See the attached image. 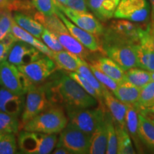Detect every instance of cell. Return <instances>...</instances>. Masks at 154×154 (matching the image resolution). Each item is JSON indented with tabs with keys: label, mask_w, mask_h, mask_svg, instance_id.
<instances>
[{
	"label": "cell",
	"mask_w": 154,
	"mask_h": 154,
	"mask_svg": "<svg viewBox=\"0 0 154 154\" xmlns=\"http://www.w3.org/2000/svg\"><path fill=\"white\" fill-rule=\"evenodd\" d=\"M41 38L42 42L53 51H59L64 49L54 34L50 32L49 29H47V28L44 27L43 32L42 34Z\"/></svg>",
	"instance_id": "obj_39"
},
{
	"label": "cell",
	"mask_w": 154,
	"mask_h": 154,
	"mask_svg": "<svg viewBox=\"0 0 154 154\" xmlns=\"http://www.w3.org/2000/svg\"><path fill=\"white\" fill-rule=\"evenodd\" d=\"M97 107L75 108L66 106L68 121L79 129L88 135L93 134L104 121L106 112L103 103H99Z\"/></svg>",
	"instance_id": "obj_5"
},
{
	"label": "cell",
	"mask_w": 154,
	"mask_h": 154,
	"mask_svg": "<svg viewBox=\"0 0 154 154\" xmlns=\"http://www.w3.org/2000/svg\"><path fill=\"white\" fill-rule=\"evenodd\" d=\"M51 153L54 154H71L69 151L63 146H57V148L54 149Z\"/></svg>",
	"instance_id": "obj_43"
},
{
	"label": "cell",
	"mask_w": 154,
	"mask_h": 154,
	"mask_svg": "<svg viewBox=\"0 0 154 154\" xmlns=\"http://www.w3.org/2000/svg\"><path fill=\"white\" fill-rule=\"evenodd\" d=\"M69 75L72 77L73 79L76 81V82L78 83V84H79V85L82 86L88 94H90V95L93 96L94 98H95V99L99 101V103H103V100L101 99V97H100L99 94H98L97 91H96L95 88H94L93 86H92L91 84H90L82 76V75H80L79 73H77L76 72H69Z\"/></svg>",
	"instance_id": "obj_37"
},
{
	"label": "cell",
	"mask_w": 154,
	"mask_h": 154,
	"mask_svg": "<svg viewBox=\"0 0 154 154\" xmlns=\"http://www.w3.org/2000/svg\"><path fill=\"white\" fill-rule=\"evenodd\" d=\"M32 84H40L46 82L58 68L51 57L44 55L29 63L17 66Z\"/></svg>",
	"instance_id": "obj_10"
},
{
	"label": "cell",
	"mask_w": 154,
	"mask_h": 154,
	"mask_svg": "<svg viewBox=\"0 0 154 154\" xmlns=\"http://www.w3.org/2000/svg\"><path fill=\"white\" fill-rule=\"evenodd\" d=\"M105 119L107 128V149L106 153L116 154L118 144L114 121L109 111L107 110L106 112Z\"/></svg>",
	"instance_id": "obj_32"
},
{
	"label": "cell",
	"mask_w": 154,
	"mask_h": 154,
	"mask_svg": "<svg viewBox=\"0 0 154 154\" xmlns=\"http://www.w3.org/2000/svg\"><path fill=\"white\" fill-rule=\"evenodd\" d=\"M21 128L17 117L0 111V136L7 134L16 135Z\"/></svg>",
	"instance_id": "obj_31"
},
{
	"label": "cell",
	"mask_w": 154,
	"mask_h": 154,
	"mask_svg": "<svg viewBox=\"0 0 154 154\" xmlns=\"http://www.w3.org/2000/svg\"><path fill=\"white\" fill-rule=\"evenodd\" d=\"M106 116V115H105ZM107 149V128L106 119L90 137V154H104Z\"/></svg>",
	"instance_id": "obj_24"
},
{
	"label": "cell",
	"mask_w": 154,
	"mask_h": 154,
	"mask_svg": "<svg viewBox=\"0 0 154 154\" xmlns=\"http://www.w3.org/2000/svg\"><path fill=\"white\" fill-rule=\"evenodd\" d=\"M26 95L24 111L21 116L22 126L38 113L54 105L48 97L44 83L40 84H32Z\"/></svg>",
	"instance_id": "obj_7"
},
{
	"label": "cell",
	"mask_w": 154,
	"mask_h": 154,
	"mask_svg": "<svg viewBox=\"0 0 154 154\" xmlns=\"http://www.w3.org/2000/svg\"><path fill=\"white\" fill-rule=\"evenodd\" d=\"M154 105V82L151 81L140 88V98L136 109L147 108Z\"/></svg>",
	"instance_id": "obj_33"
},
{
	"label": "cell",
	"mask_w": 154,
	"mask_h": 154,
	"mask_svg": "<svg viewBox=\"0 0 154 154\" xmlns=\"http://www.w3.org/2000/svg\"><path fill=\"white\" fill-rule=\"evenodd\" d=\"M120 0H86L88 8L101 22L113 18Z\"/></svg>",
	"instance_id": "obj_18"
},
{
	"label": "cell",
	"mask_w": 154,
	"mask_h": 154,
	"mask_svg": "<svg viewBox=\"0 0 154 154\" xmlns=\"http://www.w3.org/2000/svg\"><path fill=\"white\" fill-rule=\"evenodd\" d=\"M137 110H138V111H146V112L154 113V105L147 108H139V109H137Z\"/></svg>",
	"instance_id": "obj_47"
},
{
	"label": "cell",
	"mask_w": 154,
	"mask_h": 154,
	"mask_svg": "<svg viewBox=\"0 0 154 154\" xmlns=\"http://www.w3.org/2000/svg\"><path fill=\"white\" fill-rule=\"evenodd\" d=\"M99 38L103 53L116 61L124 71L138 67L137 44L121 39L103 32Z\"/></svg>",
	"instance_id": "obj_2"
},
{
	"label": "cell",
	"mask_w": 154,
	"mask_h": 154,
	"mask_svg": "<svg viewBox=\"0 0 154 154\" xmlns=\"http://www.w3.org/2000/svg\"><path fill=\"white\" fill-rule=\"evenodd\" d=\"M11 33L14 34L19 41L24 42L25 43L30 44L31 46L42 51L44 54L49 56V57H51L52 55V50L50 49L43 42L39 40V38L21 28L14 21L13 22L12 28H11Z\"/></svg>",
	"instance_id": "obj_22"
},
{
	"label": "cell",
	"mask_w": 154,
	"mask_h": 154,
	"mask_svg": "<svg viewBox=\"0 0 154 154\" xmlns=\"http://www.w3.org/2000/svg\"><path fill=\"white\" fill-rule=\"evenodd\" d=\"M14 19L10 10H0V41L11 33Z\"/></svg>",
	"instance_id": "obj_34"
},
{
	"label": "cell",
	"mask_w": 154,
	"mask_h": 154,
	"mask_svg": "<svg viewBox=\"0 0 154 154\" xmlns=\"http://www.w3.org/2000/svg\"><path fill=\"white\" fill-rule=\"evenodd\" d=\"M44 84L53 104L84 109L94 107L99 103L69 75L57 76Z\"/></svg>",
	"instance_id": "obj_1"
},
{
	"label": "cell",
	"mask_w": 154,
	"mask_h": 154,
	"mask_svg": "<svg viewBox=\"0 0 154 154\" xmlns=\"http://www.w3.org/2000/svg\"><path fill=\"white\" fill-rule=\"evenodd\" d=\"M59 134L56 146H63L71 153H88L91 135L83 132L69 122Z\"/></svg>",
	"instance_id": "obj_8"
},
{
	"label": "cell",
	"mask_w": 154,
	"mask_h": 154,
	"mask_svg": "<svg viewBox=\"0 0 154 154\" xmlns=\"http://www.w3.org/2000/svg\"><path fill=\"white\" fill-rule=\"evenodd\" d=\"M42 51L30 44L17 41L11 48L7 61L17 66L29 63L44 56Z\"/></svg>",
	"instance_id": "obj_15"
},
{
	"label": "cell",
	"mask_w": 154,
	"mask_h": 154,
	"mask_svg": "<svg viewBox=\"0 0 154 154\" xmlns=\"http://www.w3.org/2000/svg\"><path fill=\"white\" fill-rule=\"evenodd\" d=\"M57 6L58 9L69 20L72 21L79 27L83 29L99 38L103 34L105 28L94 14H91L88 11L83 12V11L73 10L66 7V6L58 3L57 2Z\"/></svg>",
	"instance_id": "obj_12"
},
{
	"label": "cell",
	"mask_w": 154,
	"mask_h": 154,
	"mask_svg": "<svg viewBox=\"0 0 154 154\" xmlns=\"http://www.w3.org/2000/svg\"><path fill=\"white\" fill-rule=\"evenodd\" d=\"M151 72V81L154 82V72Z\"/></svg>",
	"instance_id": "obj_49"
},
{
	"label": "cell",
	"mask_w": 154,
	"mask_h": 154,
	"mask_svg": "<svg viewBox=\"0 0 154 154\" xmlns=\"http://www.w3.org/2000/svg\"><path fill=\"white\" fill-rule=\"evenodd\" d=\"M17 41L19 40L12 33L9 34L7 37L0 41V63L7 60L11 48Z\"/></svg>",
	"instance_id": "obj_40"
},
{
	"label": "cell",
	"mask_w": 154,
	"mask_h": 154,
	"mask_svg": "<svg viewBox=\"0 0 154 154\" xmlns=\"http://www.w3.org/2000/svg\"><path fill=\"white\" fill-rule=\"evenodd\" d=\"M17 153V142L14 134L0 136V154Z\"/></svg>",
	"instance_id": "obj_36"
},
{
	"label": "cell",
	"mask_w": 154,
	"mask_h": 154,
	"mask_svg": "<svg viewBox=\"0 0 154 154\" xmlns=\"http://www.w3.org/2000/svg\"><path fill=\"white\" fill-rule=\"evenodd\" d=\"M32 3L37 11L45 16L57 14L58 7L56 0H32Z\"/></svg>",
	"instance_id": "obj_35"
},
{
	"label": "cell",
	"mask_w": 154,
	"mask_h": 154,
	"mask_svg": "<svg viewBox=\"0 0 154 154\" xmlns=\"http://www.w3.org/2000/svg\"><path fill=\"white\" fill-rule=\"evenodd\" d=\"M125 121L127 131L134 140L136 149L138 151H141V141L138 134V112L136 106L128 105Z\"/></svg>",
	"instance_id": "obj_25"
},
{
	"label": "cell",
	"mask_w": 154,
	"mask_h": 154,
	"mask_svg": "<svg viewBox=\"0 0 154 154\" xmlns=\"http://www.w3.org/2000/svg\"><path fill=\"white\" fill-rule=\"evenodd\" d=\"M29 9V6L21 0H0V10H19V9Z\"/></svg>",
	"instance_id": "obj_41"
},
{
	"label": "cell",
	"mask_w": 154,
	"mask_h": 154,
	"mask_svg": "<svg viewBox=\"0 0 154 154\" xmlns=\"http://www.w3.org/2000/svg\"><path fill=\"white\" fill-rule=\"evenodd\" d=\"M51 58L55 62L58 69L69 72H76L80 59H82L65 49L59 51H53Z\"/></svg>",
	"instance_id": "obj_23"
},
{
	"label": "cell",
	"mask_w": 154,
	"mask_h": 154,
	"mask_svg": "<svg viewBox=\"0 0 154 154\" xmlns=\"http://www.w3.org/2000/svg\"><path fill=\"white\" fill-rule=\"evenodd\" d=\"M112 93L125 104L136 106L140 98V88L128 82H123Z\"/></svg>",
	"instance_id": "obj_21"
},
{
	"label": "cell",
	"mask_w": 154,
	"mask_h": 154,
	"mask_svg": "<svg viewBox=\"0 0 154 154\" xmlns=\"http://www.w3.org/2000/svg\"><path fill=\"white\" fill-rule=\"evenodd\" d=\"M88 65H89L90 69H91L94 76H96V78L99 81V82L101 83V84H103L105 87H106L108 89L111 90L112 92L114 91L116 89L119 83L116 82L115 80L112 79L111 77L107 76L106 74H104V73H103L101 72V71H99V69L95 68V67L92 66L90 63H88Z\"/></svg>",
	"instance_id": "obj_38"
},
{
	"label": "cell",
	"mask_w": 154,
	"mask_h": 154,
	"mask_svg": "<svg viewBox=\"0 0 154 154\" xmlns=\"http://www.w3.org/2000/svg\"><path fill=\"white\" fill-rule=\"evenodd\" d=\"M68 8L78 11H88L86 0H67L64 5Z\"/></svg>",
	"instance_id": "obj_42"
},
{
	"label": "cell",
	"mask_w": 154,
	"mask_h": 154,
	"mask_svg": "<svg viewBox=\"0 0 154 154\" xmlns=\"http://www.w3.org/2000/svg\"><path fill=\"white\" fill-rule=\"evenodd\" d=\"M115 124L116 131L117 136V153L119 154H134L136 151L133 147L131 138L127 131L126 128L121 127Z\"/></svg>",
	"instance_id": "obj_30"
},
{
	"label": "cell",
	"mask_w": 154,
	"mask_h": 154,
	"mask_svg": "<svg viewBox=\"0 0 154 154\" xmlns=\"http://www.w3.org/2000/svg\"><path fill=\"white\" fill-rule=\"evenodd\" d=\"M76 72L79 73L80 75L84 77L87 82L89 83L97 91L98 94H99L101 99L103 100V96L104 92L106 91L108 88L105 87L103 84L99 82V81L96 78L94 74L92 72L91 69H90L89 65L86 62L85 59H81L79 65L78 69Z\"/></svg>",
	"instance_id": "obj_29"
},
{
	"label": "cell",
	"mask_w": 154,
	"mask_h": 154,
	"mask_svg": "<svg viewBox=\"0 0 154 154\" xmlns=\"http://www.w3.org/2000/svg\"><path fill=\"white\" fill-rule=\"evenodd\" d=\"M138 113L144 116H145L146 118L148 119V120H149L151 123H153V124H154V113L146 112V111H138Z\"/></svg>",
	"instance_id": "obj_44"
},
{
	"label": "cell",
	"mask_w": 154,
	"mask_h": 154,
	"mask_svg": "<svg viewBox=\"0 0 154 154\" xmlns=\"http://www.w3.org/2000/svg\"><path fill=\"white\" fill-rule=\"evenodd\" d=\"M57 134H47L39 132L22 131L19 132L17 145L23 153L48 154L57 146Z\"/></svg>",
	"instance_id": "obj_6"
},
{
	"label": "cell",
	"mask_w": 154,
	"mask_h": 154,
	"mask_svg": "<svg viewBox=\"0 0 154 154\" xmlns=\"http://www.w3.org/2000/svg\"><path fill=\"white\" fill-rule=\"evenodd\" d=\"M145 27L126 19H118L112 21L104 31L121 39L138 44Z\"/></svg>",
	"instance_id": "obj_13"
},
{
	"label": "cell",
	"mask_w": 154,
	"mask_h": 154,
	"mask_svg": "<svg viewBox=\"0 0 154 154\" xmlns=\"http://www.w3.org/2000/svg\"><path fill=\"white\" fill-rule=\"evenodd\" d=\"M149 36H150V39H151L152 45H153V47L154 48V27L151 26L150 23H149Z\"/></svg>",
	"instance_id": "obj_46"
},
{
	"label": "cell",
	"mask_w": 154,
	"mask_h": 154,
	"mask_svg": "<svg viewBox=\"0 0 154 154\" xmlns=\"http://www.w3.org/2000/svg\"><path fill=\"white\" fill-rule=\"evenodd\" d=\"M139 68L154 72V48L149 36V23L142 32L139 43L136 46Z\"/></svg>",
	"instance_id": "obj_16"
},
{
	"label": "cell",
	"mask_w": 154,
	"mask_h": 154,
	"mask_svg": "<svg viewBox=\"0 0 154 154\" xmlns=\"http://www.w3.org/2000/svg\"><path fill=\"white\" fill-rule=\"evenodd\" d=\"M13 19L14 22L23 29L35 36L36 37L41 38L44 26L36 19L30 17L29 15L19 11H16L13 14Z\"/></svg>",
	"instance_id": "obj_26"
},
{
	"label": "cell",
	"mask_w": 154,
	"mask_h": 154,
	"mask_svg": "<svg viewBox=\"0 0 154 154\" xmlns=\"http://www.w3.org/2000/svg\"><path fill=\"white\" fill-rule=\"evenodd\" d=\"M124 82H128L141 88L151 82V72L143 69L134 67L125 71Z\"/></svg>",
	"instance_id": "obj_28"
},
{
	"label": "cell",
	"mask_w": 154,
	"mask_h": 154,
	"mask_svg": "<svg viewBox=\"0 0 154 154\" xmlns=\"http://www.w3.org/2000/svg\"><path fill=\"white\" fill-rule=\"evenodd\" d=\"M34 19L54 34L65 50L85 60L90 55V51L70 34L57 14L45 16L38 11L34 15Z\"/></svg>",
	"instance_id": "obj_3"
},
{
	"label": "cell",
	"mask_w": 154,
	"mask_h": 154,
	"mask_svg": "<svg viewBox=\"0 0 154 154\" xmlns=\"http://www.w3.org/2000/svg\"><path fill=\"white\" fill-rule=\"evenodd\" d=\"M69 121L60 105L51 106L36 115L23 125V129L47 134H59L66 126Z\"/></svg>",
	"instance_id": "obj_4"
},
{
	"label": "cell",
	"mask_w": 154,
	"mask_h": 154,
	"mask_svg": "<svg viewBox=\"0 0 154 154\" xmlns=\"http://www.w3.org/2000/svg\"><path fill=\"white\" fill-rule=\"evenodd\" d=\"M118 83L124 81L125 71L116 61L109 57H99L90 63Z\"/></svg>",
	"instance_id": "obj_20"
},
{
	"label": "cell",
	"mask_w": 154,
	"mask_h": 154,
	"mask_svg": "<svg viewBox=\"0 0 154 154\" xmlns=\"http://www.w3.org/2000/svg\"><path fill=\"white\" fill-rule=\"evenodd\" d=\"M32 83L18 67L6 60L0 63V86L11 92L26 95Z\"/></svg>",
	"instance_id": "obj_9"
},
{
	"label": "cell",
	"mask_w": 154,
	"mask_h": 154,
	"mask_svg": "<svg viewBox=\"0 0 154 154\" xmlns=\"http://www.w3.org/2000/svg\"><path fill=\"white\" fill-rule=\"evenodd\" d=\"M151 5V22L150 25L152 27H154V0H150Z\"/></svg>",
	"instance_id": "obj_45"
},
{
	"label": "cell",
	"mask_w": 154,
	"mask_h": 154,
	"mask_svg": "<svg viewBox=\"0 0 154 154\" xmlns=\"http://www.w3.org/2000/svg\"><path fill=\"white\" fill-rule=\"evenodd\" d=\"M56 1H57L58 3L61 4V5H64V4L66 3V2L67 1V0H56Z\"/></svg>",
	"instance_id": "obj_48"
},
{
	"label": "cell",
	"mask_w": 154,
	"mask_h": 154,
	"mask_svg": "<svg viewBox=\"0 0 154 154\" xmlns=\"http://www.w3.org/2000/svg\"><path fill=\"white\" fill-rule=\"evenodd\" d=\"M138 134L141 143L154 151V124L139 113Z\"/></svg>",
	"instance_id": "obj_27"
},
{
	"label": "cell",
	"mask_w": 154,
	"mask_h": 154,
	"mask_svg": "<svg viewBox=\"0 0 154 154\" xmlns=\"http://www.w3.org/2000/svg\"><path fill=\"white\" fill-rule=\"evenodd\" d=\"M57 14L64 23L65 26L68 29L70 34L76 38L77 41L79 42L84 47H85L90 52L103 53L99 37L86 32L82 28L79 27L72 21L69 20L59 9L57 11Z\"/></svg>",
	"instance_id": "obj_14"
},
{
	"label": "cell",
	"mask_w": 154,
	"mask_h": 154,
	"mask_svg": "<svg viewBox=\"0 0 154 154\" xmlns=\"http://www.w3.org/2000/svg\"><path fill=\"white\" fill-rule=\"evenodd\" d=\"M149 14L150 5L147 0H120L113 17L143 23L147 22Z\"/></svg>",
	"instance_id": "obj_11"
},
{
	"label": "cell",
	"mask_w": 154,
	"mask_h": 154,
	"mask_svg": "<svg viewBox=\"0 0 154 154\" xmlns=\"http://www.w3.org/2000/svg\"><path fill=\"white\" fill-rule=\"evenodd\" d=\"M103 101L112 116L114 124L125 128V119L128 105L121 102L108 89L103 94Z\"/></svg>",
	"instance_id": "obj_19"
},
{
	"label": "cell",
	"mask_w": 154,
	"mask_h": 154,
	"mask_svg": "<svg viewBox=\"0 0 154 154\" xmlns=\"http://www.w3.org/2000/svg\"><path fill=\"white\" fill-rule=\"evenodd\" d=\"M25 95L0 88V111L19 118L22 114L25 104Z\"/></svg>",
	"instance_id": "obj_17"
}]
</instances>
